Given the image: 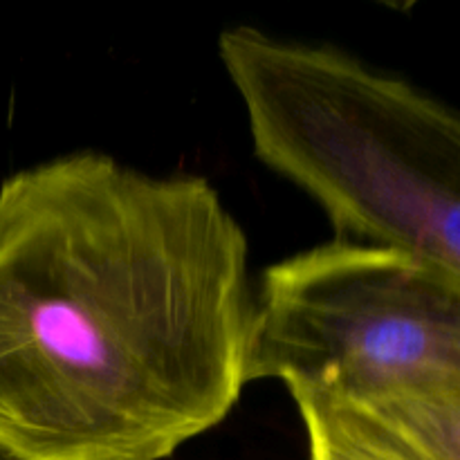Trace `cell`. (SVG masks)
<instances>
[{
  "mask_svg": "<svg viewBox=\"0 0 460 460\" xmlns=\"http://www.w3.org/2000/svg\"><path fill=\"white\" fill-rule=\"evenodd\" d=\"M250 245L196 175L75 153L0 187V447L164 460L247 385Z\"/></svg>",
  "mask_w": 460,
  "mask_h": 460,
  "instance_id": "6da1fadb",
  "label": "cell"
},
{
  "mask_svg": "<svg viewBox=\"0 0 460 460\" xmlns=\"http://www.w3.org/2000/svg\"><path fill=\"white\" fill-rule=\"evenodd\" d=\"M218 54L263 164L341 236L460 274V121L407 79L328 45L229 27Z\"/></svg>",
  "mask_w": 460,
  "mask_h": 460,
  "instance_id": "7a4b0ae2",
  "label": "cell"
},
{
  "mask_svg": "<svg viewBox=\"0 0 460 460\" xmlns=\"http://www.w3.org/2000/svg\"><path fill=\"white\" fill-rule=\"evenodd\" d=\"M252 380L349 409L460 395V274L353 241L272 265L254 299Z\"/></svg>",
  "mask_w": 460,
  "mask_h": 460,
  "instance_id": "3957f363",
  "label": "cell"
},
{
  "mask_svg": "<svg viewBox=\"0 0 460 460\" xmlns=\"http://www.w3.org/2000/svg\"><path fill=\"white\" fill-rule=\"evenodd\" d=\"M310 460H407L337 407L299 402Z\"/></svg>",
  "mask_w": 460,
  "mask_h": 460,
  "instance_id": "277c9868",
  "label": "cell"
},
{
  "mask_svg": "<svg viewBox=\"0 0 460 460\" xmlns=\"http://www.w3.org/2000/svg\"><path fill=\"white\" fill-rule=\"evenodd\" d=\"M0 460H21L18 456H13L12 452H7V449L0 447Z\"/></svg>",
  "mask_w": 460,
  "mask_h": 460,
  "instance_id": "5b68a950",
  "label": "cell"
}]
</instances>
